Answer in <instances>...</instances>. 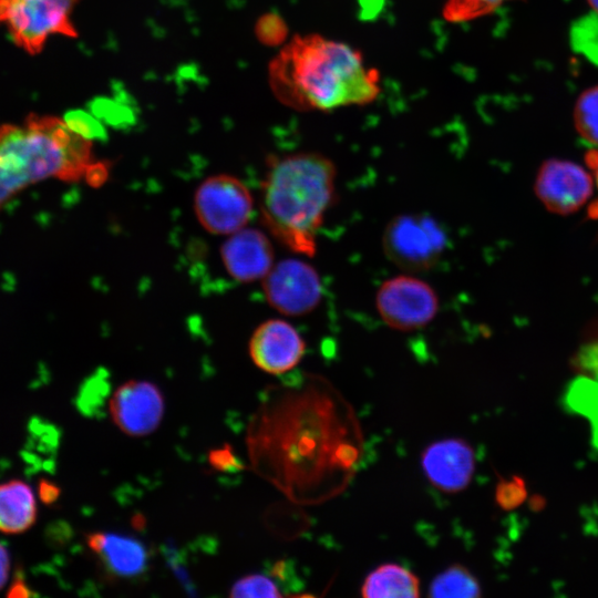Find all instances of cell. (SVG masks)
<instances>
[{
  "mask_svg": "<svg viewBox=\"0 0 598 598\" xmlns=\"http://www.w3.org/2000/svg\"><path fill=\"white\" fill-rule=\"evenodd\" d=\"M351 404L324 377L271 386L248 430L255 470L290 501L317 505L341 494L363 456Z\"/></svg>",
  "mask_w": 598,
  "mask_h": 598,
  "instance_id": "1",
  "label": "cell"
},
{
  "mask_svg": "<svg viewBox=\"0 0 598 598\" xmlns=\"http://www.w3.org/2000/svg\"><path fill=\"white\" fill-rule=\"evenodd\" d=\"M269 78L277 97L298 110L362 105L379 94L377 71L361 53L319 34L295 37L271 61Z\"/></svg>",
  "mask_w": 598,
  "mask_h": 598,
  "instance_id": "2",
  "label": "cell"
},
{
  "mask_svg": "<svg viewBox=\"0 0 598 598\" xmlns=\"http://www.w3.org/2000/svg\"><path fill=\"white\" fill-rule=\"evenodd\" d=\"M337 167L317 152L271 157L260 188L261 219L285 247L306 257L337 200Z\"/></svg>",
  "mask_w": 598,
  "mask_h": 598,
  "instance_id": "3",
  "label": "cell"
},
{
  "mask_svg": "<svg viewBox=\"0 0 598 598\" xmlns=\"http://www.w3.org/2000/svg\"><path fill=\"white\" fill-rule=\"evenodd\" d=\"M109 174L95 162L92 142L64 120L30 114L22 124L0 126V208L29 185L58 178L100 185Z\"/></svg>",
  "mask_w": 598,
  "mask_h": 598,
  "instance_id": "4",
  "label": "cell"
},
{
  "mask_svg": "<svg viewBox=\"0 0 598 598\" xmlns=\"http://www.w3.org/2000/svg\"><path fill=\"white\" fill-rule=\"evenodd\" d=\"M447 239L439 223L422 214H401L385 226L383 251L404 272L432 269L445 251Z\"/></svg>",
  "mask_w": 598,
  "mask_h": 598,
  "instance_id": "5",
  "label": "cell"
},
{
  "mask_svg": "<svg viewBox=\"0 0 598 598\" xmlns=\"http://www.w3.org/2000/svg\"><path fill=\"white\" fill-rule=\"evenodd\" d=\"M80 0H0V23L14 43L30 54L39 53L49 37L78 35L71 12Z\"/></svg>",
  "mask_w": 598,
  "mask_h": 598,
  "instance_id": "6",
  "label": "cell"
},
{
  "mask_svg": "<svg viewBox=\"0 0 598 598\" xmlns=\"http://www.w3.org/2000/svg\"><path fill=\"white\" fill-rule=\"evenodd\" d=\"M375 309L389 328L409 332L422 329L435 319L440 298L429 282L415 274L403 272L379 286Z\"/></svg>",
  "mask_w": 598,
  "mask_h": 598,
  "instance_id": "7",
  "label": "cell"
},
{
  "mask_svg": "<svg viewBox=\"0 0 598 598\" xmlns=\"http://www.w3.org/2000/svg\"><path fill=\"white\" fill-rule=\"evenodd\" d=\"M194 210L199 224L210 234L231 235L248 224L254 199L240 179L219 174L206 178L198 186Z\"/></svg>",
  "mask_w": 598,
  "mask_h": 598,
  "instance_id": "8",
  "label": "cell"
},
{
  "mask_svg": "<svg viewBox=\"0 0 598 598\" xmlns=\"http://www.w3.org/2000/svg\"><path fill=\"white\" fill-rule=\"evenodd\" d=\"M266 300L279 313L301 317L312 312L323 297L321 277L310 262L298 258L274 264L262 279Z\"/></svg>",
  "mask_w": 598,
  "mask_h": 598,
  "instance_id": "9",
  "label": "cell"
},
{
  "mask_svg": "<svg viewBox=\"0 0 598 598\" xmlns=\"http://www.w3.org/2000/svg\"><path fill=\"white\" fill-rule=\"evenodd\" d=\"M592 177L580 165L550 158L539 167L535 193L551 213L569 215L578 210L592 194Z\"/></svg>",
  "mask_w": 598,
  "mask_h": 598,
  "instance_id": "10",
  "label": "cell"
},
{
  "mask_svg": "<svg viewBox=\"0 0 598 598\" xmlns=\"http://www.w3.org/2000/svg\"><path fill=\"white\" fill-rule=\"evenodd\" d=\"M117 427L131 436H145L159 425L164 399L159 389L143 380H131L118 386L109 404Z\"/></svg>",
  "mask_w": 598,
  "mask_h": 598,
  "instance_id": "11",
  "label": "cell"
},
{
  "mask_svg": "<svg viewBox=\"0 0 598 598\" xmlns=\"http://www.w3.org/2000/svg\"><path fill=\"white\" fill-rule=\"evenodd\" d=\"M252 362L270 374H285L295 369L306 352V342L300 332L283 319L261 322L249 340Z\"/></svg>",
  "mask_w": 598,
  "mask_h": 598,
  "instance_id": "12",
  "label": "cell"
},
{
  "mask_svg": "<svg viewBox=\"0 0 598 598\" xmlns=\"http://www.w3.org/2000/svg\"><path fill=\"white\" fill-rule=\"evenodd\" d=\"M475 465L472 445L458 437L435 441L421 455L425 477L436 489L446 494L464 491L472 482Z\"/></svg>",
  "mask_w": 598,
  "mask_h": 598,
  "instance_id": "13",
  "label": "cell"
},
{
  "mask_svg": "<svg viewBox=\"0 0 598 598\" xmlns=\"http://www.w3.org/2000/svg\"><path fill=\"white\" fill-rule=\"evenodd\" d=\"M227 272L236 280H262L275 264L269 238L256 228H241L231 234L220 248Z\"/></svg>",
  "mask_w": 598,
  "mask_h": 598,
  "instance_id": "14",
  "label": "cell"
},
{
  "mask_svg": "<svg viewBox=\"0 0 598 598\" xmlns=\"http://www.w3.org/2000/svg\"><path fill=\"white\" fill-rule=\"evenodd\" d=\"M89 548L113 576L133 578L146 570L148 556L136 538L115 533L95 532L86 537Z\"/></svg>",
  "mask_w": 598,
  "mask_h": 598,
  "instance_id": "15",
  "label": "cell"
},
{
  "mask_svg": "<svg viewBox=\"0 0 598 598\" xmlns=\"http://www.w3.org/2000/svg\"><path fill=\"white\" fill-rule=\"evenodd\" d=\"M38 516L32 487L21 480L0 483V533L18 535L30 529Z\"/></svg>",
  "mask_w": 598,
  "mask_h": 598,
  "instance_id": "16",
  "label": "cell"
},
{
  "mask_svg": "<svg viewBox=\"0 0 598 598\" xmlns=\"http://www.w3.org/2000/svg\"><path fill=\"white\" fill-rule=\"evenodd\" d=\"M365 598H416L420 596V580L408 568L385 563L373 569L361 586Z\"/></svg>",
  "mask_w": 598,
  "mask_h": 598,
  "instance_id": "17",
  "label": "cell"
},
{
  "mask_svg": "<svg viewBox=\"0 0 598 598\" xmlns=\"http://www.w3.org/2000/svg\"><path fill=\"white\" fill-rule=\"evenodd\" d=\"M481 595L477 578L461 564L451 565L437 574L429 587L432 598H476Z\"/></svg>",
  "mask_w": 598,
  "mask_h": 598,
  "instance_id": "18",
  "label": "cell"
},
{
  "mask_svg": "<svg viewBox=\"0 0 598 598\" xmlns=\"http://www.w3.org/2000/svg\"><path fill=\"white\" fill-rule=\"evenodd\" d=\"M573 117L579 136L591 146L598 147V85L579 95Z\"/></svg>",
  "mask_w": 598,
  "mask_h": 598,
  "instance_id": "19",
  "label": "cell"
},
{
  "mask_svg": "<svg viewBox=\"0 0 598 598\" xmlns=\"http://www.w3.org/2000/svg\"><path fill=\"white\" fill-rule=\"evenodd\" d=\"M570 42L575 51L598 65V14L590 13L575 21L570 29Z\"/></svg>",
  "mask_w": 598,
  "mask_h": 598,
  "instance_id": "20",
  "label": "cell"
},
{
  "mask_svg": "<svg viewBox=\"0 0 598 598\" xmlns=\"http://www.w3.org/2000/svg\"><path fill=\"white\" fill-rule=\"evenodd\" d=\"M231 597H281L277 585L267 576L252 574L236 581L230 590Z\"/></svg>",
  "mask_w": 598,
  "mask_h": 598,
  "instance_id": "21",
  "label": "cell"
},
{
  "mask_svg": "<svg viewBox=\"0 0 598 598\" xmlns=\"http://www.w3.org/2000/svg\"><path fill=\"white\" fill-rule=\"evenodd\" d=\"M527 498L525 481L519 475L498 480L495 488L496 504L504 511H512L520 506Z\"/></svg>",
  "mask_w": 598,
  "mask_h": 598,
  "instance_id": "22",
  "label": "cell"
},
{
  "mask_svg": "<svg viewBox=\"0 0 598 598\" xmlns=\"http://www.w3.org/2000/svg\"><path fill=\"white\" fill-rule=\"evenodd\" d=\"M506 0H450L446 16L452 20H464L488 13Z\"/></svg>",
  "mask_w": 598,
  "mask_h": 598,
  "instance_id": "23",
  "label": "cell"
},
{
  "mask_svg": "<svg viewBox=\"0 0 598 598\" xmlns=\"http://www.w3.org/2000/svg\"><path fill=\"white\" fill-rule=\"evenodd\" d=\"M63 120L70 128L85 138L102 140L106 137V132L103 125L99 122V120L85 111H70L65 114Z\"/></svg>",
  "mask_w": 598,
  "mask_h": 598,
  "instance_id": "24",
  "label": "cell"
},
{
  "mask_svg": "<svg viewBox=\"0 0 598 598\" xmlns=\"http://www.w3.org/2000/svg\"><path fill=\"white\" fill-rule=\"evenodd\" d=\"M255 33L264 44L277 45L286 39L287 27L278 14L266 13L257 21Z\"/></svg>",
  "mask_w": 598,
  "mask_h": 598,
  "instance_id": "25",
  "label": "cell"
},
{
  "mask_svg": "<svg viewBox=\"0 0 598 598\" xmlns=\"http://www.w3.org/2000/svg\"><path fill=\"white\" fill-rule=\"evenodd\" d=\"M586 163L591 169L598 188V148H591L586 154ZM590 218H598V199L592 202L588 209Z\"/></svg>",
  "mask_w": 598,
  "mask_h": 598,
  "instance_id": "26",
  "label": "cell"
},
{
  "mask_svg": "<svg viewBox=\"0 0 598 598\" xmlns=\"http://www.w3.org/2000/svg\"><path fill=\"white\" fill-rule=\"evenodd\" d=\"M11 570V559L7 547L0 542V590L6 586Z\"/></svg>",
  "mask_w": 598,
  "mask_h": 598,
  "instance_id": "27",
  "label": "cell"
},
{
  "mask_svg": "<svg viewBox=\"0 0 598 598\" xmlns=\"http://www.w3.org/2000/svg\"><path fill=\"white\" fill-rule=\"evenodd\" d=\"M592 413V421L595 423V429L597 431V436H598V403L597 405L595 406V409L591 411Z\"/></svg>",
  "mask_w": 598,
  "mask_h": 598,
  "instance_id": "28",
  "label": "cell"
},
{
  "mask_svg": "<svg viewBox=\"0 0 598 598\" xmlns=\"http://www.w3.org/2000/svg\"><path fill=\"white\" fill-rule=\"evenodd\" d=\"M595 13L598 14V0H587Z\"/></svg>",
  "mask_w": 598,
  "mask_h": 598,
  "instance_id": "29",
  "label": "cell"
}]
</instances>
